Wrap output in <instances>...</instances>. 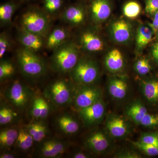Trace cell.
Returning <instances> with one entry per match:
<instances>
[{
  "label": "cell",
  "instance_id": "obj_45",
  "mask_svg": "<svg viewBox=\"0 0 158 158\" xmlns=\"http://www.w3.org/2000/svg\"></svg>",
  "mask_w": 158,
  "mask_h": 158
},
{
  "label": "cell",
  "instance_id": "obj_29",
  "mask_svg": "<svg viewBox=\"0 0 158 158\" xmlns=\"http://www.w3.org/2000/svg\"><path fill=\"white\" fill-rule=\"evenodd\" d=\"M153 31L146 26H141L137 32V44L139 48L147 45L152 40Z\"/></svg>",
  "mask_w": 158,
  "mask_h": 158
},
{
  "label": "cell",
  "instance_id": "obj_24",
  "mask_svg": "<svg viewBox=\"0 0 158 158\" xmlns=\"http://www.w3.org/2000/svg\"><path fill=\"white\" fill-rule=\"evenodd\" d=\"M19 130L15 127H8L4 129L0 132V146L1 149L6 151L15 144Z\"/></svg>",
  "mask_w": 158,
  "mask_h": 158
},
{
  "label": "cell",
  "instance_id": "obj_4",
  "mask_svg": "<svg viewBox=\"0 0 158 158\" xmlns=\"http://www.w3.org/2000/svg\"><path fill=\"white\" fill-rule=\"evenodd\" d=\"M74 90L73 83L66 79H57L46 87L44 96L56 106L63 107L72 104Z\"/></svg>",
  "mask_w": 158,
  "mask_h": 158
},
{
  "label": "cell",
  "instance_id": "obj_6",
  "mask_svg": "<svg viewBox=\"0 0 158 158\" xmlns=\"http://www.w3.org/2000/svg\"><path fill=\"white\" fill-rule=\"evenodd\" d=\"M70 73L75 85H93L98 77V67L95 62L91 59H79Z\"/></svg>",
  "mask_w": 158,
  "mask_h": 158
},
{
  "label": "cell",
  "instance_id": "obj_41",
  "mask_svg": "<svg viewBox=\"0 0 158 158\" xmlns=\"http://www.w3.org/2000/svg\"><path fill=\"white\" fill-rule=\"evenodd\" d=\"M71 156L73 158H87L90 157L88 153L82 151L75 152Z\"/></svg>",
  "mask_w": 158,
  "mask_h": 158
},
{
  "label": "cell",
  "instance_id": "obj_18",
  "mask_svg": "<svg viewBox=\"0 0 158 158\" xmlns=\"http://www.w3.org/2000/svg\"><path fill=\"white\" fill-rule=\"evenodd\" d=\"M82 48L89 52H97L103 49V43L100 37L91 31L84 32L80 38Z\"/></svg>",
  "mask_w": 158,
  "mask_h": 158
},
{
  "label": "cell",
  "instance_id": "obj_5",
  "mask_svg": "<svg viewBox=\"0 0 158 158\" xmlns=\"http://www.w3.org/2000/svg\"><path fill=\"white\" fill-rule=\"evenodd\" d=\"M35 95L31 87L19 81L11 83L4 93L8 104L18 112H23L30 107Z\"/></svg>",
  "mask_w": 158,
  "mask_h": 158
},
{
  "label": "cell",
  "instance_id": "obj_11",
  "mask_svg": "<svg viewBox=\"0 0 158 158\" xmlns=\"http://www.w3.org/2000/svg\"><path fill=\"white\" fill-rule=\"evenodd\" d=\"M85 146L97 154L106 152L110 147V142L108 136L101 131H96L88 136L85 141Z\"/></svg>",
  "mask_w": 158,
  "mask_h": 158
},
{
  "label": "cell",
  "instance_id": "obj_27",
  "mask_svg": "<svg viewBox=\"0 0 158 158\" xmlns=\"http://www.w3.org/2000/svg\"><path fill=\"white\" fill-rule=\"evenodd\" d=\"M18 111L9 104H1L0 108V124L6 126L17 121L19 118Z\"/></svg>",
  "mask_w": 158,
  "mask_h": 158
},
{
  "label": "cell",
  "instance_id": "obj_36",
  "mask_svg": "<svg viewBox=\"0 0 158 158\" xmlns=\"http://www.w3.org/2000/svg\"><path fill=\"white\" fill-rule=\"evenodd\" d=\"M139 124L147 127H156L158 126V115L147 113L141 119Z\"/></svg>",
  "mask_w": 158,
  "mask_h": 158
},
{
  "label": "cell",
  "instance_id": "obj_12",
  "mask_svg": "<svg viewBox=\"0 0 158 158\" xmlns=\"http://www.w3.org/2000/svg\"><path fill=\"white\" fill-rule=\"evenodd\" d=\"M55 124L58 131L66 136L75 135L80 129L78 120L69 113H62L57 116L55 120Z\"/></svg>",
  "mask_w": 158,
  "mask_h": 158
},
{
  "label": "cell",
  "instance_id": "obj_16",
  "mask_svg": "<svg viewBox=\"0 0 158 158\" xmlns=\"http://www.w3.org/2000/svg\"><path fill=\"white\" fill-rule=\"evenodd\" d=\"M61 14V19L69 25H78L84 22L85 19V10L79 4L68 6Z\"/></svg>",
  "mask_w": 158,
  "mask_h": 158
},
{
  "label": "cell",
  "instance_id": "obj_26",
  "mask_svg": "<svg viewBox=\"0 0 158 158\" xmlns=\"http://www.w3.org/2000/svg\"><path fill=\"white\" fill-rule=\"evenodd\" d=\"M105 64L107 68L113 72H117L121 70L124 62L121 52L117 49L111 51L106 57Z\"/></svg>",
  "mask_w": 158,
  "mask_h": 158
},
{
  "label": "cell",
  "instance_id": "obj_42",
  "mask_svg": "<svg viewBox=\"0 0 158 158\" xmlns=\"http://www.w3.org/2000/svg\"><path fill=\"white\" fill-rule=\"evenodd\" d=\"M16 157V156L15 155L12 153L9 152V151H4V152L1 153L0 156L1 158H15Z\"/></svg>",
  "mask_w": 158,
  "mask_h": 158
},
{
  "label": "cell",
  "instance_id": "obj_38",
  "mask_svg": "<svg viewBox=\"0 0 158 158\" xmlns=\"http://www.w3.org/2000/svg\"><path fill=\"white\" fill-rule=\"evenodd\" d=\"M145 10L148 14H155L158 11V0H146Z\"/></svg>",
  "mask_w": 158,
  "mask_h": 158
},
{
  "label": "cell",
  "instance_id": "obj_31",
  "mask_svg": "<svg viewBox=\"0 0 158 158\" xmlns=\"http://www.w3.org/2000/svg\"><path fill=\"white\" fill-rule=\"evenodd\" d=\"M64 0H43V8L48 15L57 14L62 9Z\"/></svg>",
  "mask_w": 158,
  "mask_h": 158
},
{
  "label": "cell",
  "instance_id": "obj_7",
  "mask_svg": "<svg viewBox=\"0 0 158 158\" xmlns=\"http://www.w3.org/2000/svg\"><path fill=\"white\" fill-rule=\"evenodd\" d=\"M101 89L90 85H75L72 104L79 110L87 107L102 99Z\"/></svg>",
  "mask_w": 158,
  "mask_h": 158
},
{
  "label": "cell",
  "instance_id": "obj_30",
  "mask_svg": "<svg viewBox=\"0 0 158 158\" xmlns=\"http://www.w3.org/2000/svg\"><path fill=\"white\" fill-rule=\"evenodd\" d=\"M15 73V67L11 61L1 59L0 62V81L3 82L10 78Z\"/></svg>",
  "mask_w": 158,
  "mask_h": 158
},
{
  "label": "cell",
  "instance_id": "obj_35",
  "mask_svg": "<svg viewBox=\"0 0 158 158\" xmlns=\"http://www.w3.org/2000/svg\"><path fill=\"white\" fill-rule=\"evenodd\" d=\"M135 69L139 74L146 75L150 72L151 66L147 59H141L136 62Z\"/></svg>",
  "mask_w": 158,
  "mask_h": 158
},
{
  "label": "cell",
  "instance_id": "obj_14",
  "mask_svg": "<svg viewBox=\"0 0 158 158\" xmlns=\"http://www.w3.org/2000/svg\"><path fill=\"white\" fill-rule=\"evenodd\" d=\"M17 37L22 47L36 52L40 51L45 45L43 37L21 28L18 32Z\"/></svg>",
  "mask_w": 158,
  "mask_h": 158
},
{
  "label": "cell",
  "instance_id": "obj_22",
  "mask_svg": "<svg viewBox=\"0 0 158 158\" xmlns=\"http://www.w3.org/2000/svg\"><path fill=\"white\" fill-rule=\"evenodd\" d=\"M141 88L142 93L148 102L152 104L158 103V79L142 82Z\"/></svg>",
  "mask_w": 158,
  "mask_h": 158
},
{
  "label": "cell",
  "instance_id": "obj_37",
  "mask_svg": "<svg viewBox=\"0 0 158 158\" xmlns=\"http://www.w3.org/2000/svg\"><path fill=\"white\" fill-rule=\"evenodd\" d=\"M139 141L148 144L158 147V133H143L141 134Z\"/></svg>",
  "mask_w": 158,
  "mask_h": 158
},
{
  "label": "cell",
  "instance_id": "obj_8",
  "mask_svg": "<svg viewBox=\"0 0 158 158\" xmlns=\"http://www.w3.org/2000/svg\"><path fill=\"white\" fill-rule=\"evenodd\" d=\"M69 144L57 138L45 139L40 142L37 150L38 156L44 158H59L65 153Z\"/></svg>",
  "mask_w": 158,
  "mask_h": 158
},
{
  "label": "cell",
  "instance_id": "obj_32",
  "mask_svg": "<svg viewBox=\"0 0 158 158\" xmlns=\"http://www.w3.org/2000/svg\"><path fill=\"white\" fill-rule=\"evenodd\" d=\"M132 143L139 150L150 156H158V147L154 145L145 144L140 141H131Z\"/></svg>",
  "mask_w": 158,
  "mask_h": 158
},
{
  "label": "cell",
  "instance_id": "obj_1",
  "mask_svg": "<svg viewBox=\"0 0 158 158\" xmlns=\"http://www.w3.org/2000/svg\"><path fill=\"white\" fill-rule=\"evenodd\" d=\"M79 54L77 46L68 40L53 51L51 66L58 73H70L78 62Z\"/></svg>",
  "mask_w": 158,
  "mask_h": 158
},
{
  "label": "cell",
  "instance_id": "obj_39",
  "mask_svg": "<svg viewBox=\"0 0 158 158\" xmlns=\"http://www.w3.org/2000/svg\"><path fill=\"white\" fill-rule=\"evenodd\" d=\"M116 157L122 158H141V156L133 151H124L118 153L116 155Z\"/></svg>",
  "mask_w": 158,
  "mask_h": 158
},
{
  "label": "cell",
  "instance_id": "obj_2",
  "mask_svg": "<svg viewBox=\"0 0 158 158\" xmlns=\"http://www.w3.org/2000/svg\"><path fill=\"white\" fill-rule=\"evenodd\" d=\"M16 57L21 71L27 77L38 78L46 73L45 62L36 52L22 47L17 50Z\"/></svg>",
  "mask_w": 158,
  "mask_h": 158
},
{
  "label": "cell",
  "instance_id": "obj_15",
  "mask_svg": "<svg viewBox=\"0 0 158 158\" xmlns=\"http://www.w3.org/2000/svg\"><path fill=\"white\" fill-rule=\"evenodd\" d=\"M69 30L64 27H57L50 31L45 41V46L50 50H55L68 41L69 37Z\"/></svg>",
  "mask_w": 158,
  "mask_h": 158
},
{
  "label": "cell",
  "instance_id": "obj_17",
  "mask_svg": "<svg viewBox=\"0 0 158 158\" xmlns=\"http://www.w3.org/2000/svg\"><path fill=\"white\" fill-rule=\"evenodd\" d=\"M89 9L92 19L96 22L107 19L111 14V8L107 0H91Z\"/></svg>",
  "mask_w": 158,
  "mask_h": 158
},
{
  "label": "cell",
  "instance_id": "obj_28",
  "mask_svg": "<svg viewBox=\"0 0 158 158\" xmlns=\"http://www.w3.org/2000/svg\"><path fill=\"white\" fill-rule=\"evenodd\" d=\"M34 142L33 137L26 127L20 129L18 137L15 143L19 149L22 151L29 150L33 146Z\"/></svg>",
  "mask_w": 158,
  "mask_h": 158
},
{
  "label": "cell",
  "instance_id": "obj_19",
  "mask_svg": "<svg viewBox=\"0 0 158 158\" xmlns=\"http://www.w3.org/2000/svg\"><path fill=\"white\" fill-rule=\"evenodd\" d=\"M128 90L127 82L120 78L111 79L108 85V91L115 99L121 100L126 97Z\"/></svg>",
  "mask_w": 158,
  "mask_h": 158
},
{
  "label": "cell",
  "instance_id": "obj_20",
  "mask_svg": "<svg viewBox=\"0 0 158 158\" xmlns=\"http://www.w3.org/2000/svg\"><path fill=\"white\" fill-rule=\"evenodd\" d=\"M26 128L33 137L34 142H42L49 133L47 125L41 120H34Z\"/></svg>",
  "mask_w": 158,
  "mask_h": 158
},
{
  "label": "cell",
  "instance_id": "obj_13",
  "mask_svg": "<svg viewBox=\"0 0 158 158\" xmlns=\"http://www.w3.org/2000/svg\"><path fill=\"white\" fill-rule=\"evenodd\" d=\"M49 101L44 96L35 94L29 107V113L34 120H43L51 111Z\"/></svg>",
  "mask_w": 158,
  "mask_h": 158
},
{
  "label": "cell",
  "instance_id": "obj_23",
  "mask_svg": "<svg viewBox=\"0 0 158 158\" xmlns=\"http://www.w3.org/2000/svg\"><path fill=\"white\" fill-rule=\"evenodd\" d=\"M19 7V4L11 0L1 4L0 6V23L2 26L9 25Z\"/></svg>",
  "mask_w": 158,
  "mask_h": 158
},
{
  "label": "cell",
  "instance_id": "obj_40",
  "mask_svg": "<svg viewBox=\"0 0 158 158\" xmlns=\"http://www.w3.org/2000/svg\"><path fill=\"white\" fill-rule=\"evenodd\" d=\"M154 14V17L152 23L149 24V25L152 29L153 32L156 33L158 31V11Z\"/></svg>",
  "mask_w": 158,
  "mask_h": 158
},
{
  "label": "cell",
  "instance_id": "obj_33",
  "mask_svg": "<svg viewBox=\"0 0 158 158\" xmlns=\"http://www.w3.org/2000/svg\"><path fill=\"white\" fill-rule=\"evenodd\" d=\"M140 5L135 2H130L126 4L123 8V13L126 17L134 19L137 17L141 12Z\"/></svg>",
  "mask_w": 158,
  "mask_h": 158
},
{
  "label": "cell",
  "instance_id": "obj_9",
  "mask_svg": "<svg viewBox=\"0 0 158 158\" xmlns=\"http://www.w3.org/2000/svg\"><path fill=\"white\" fill-rule=\"evenodd\" d=\"M80 118L87 127L98 124L104 117L106 106L102 100L94 104L78 110Z\"/></svg>",
  "mask_w": 158,
  "mask_h": 158
},
{
  "label": "cell",
  "instance_id": "obj_44",
  "mask_svg": "<svg viewBox=\"0 0 158 158\" xmlns=\"http://www.w3.org/2000/svg\"><path fill=\"white\" fill-rule=\"evenodd\" d=\"M21 1H31V0H21Z\"/></svg>",
  "mask_w": 158,
  "mask_h": 158
},
{
  "label": "cell",
  "instance_id": "obj_21",
  "mask_svg": "<svg viewBox=\"0 0 158 158\" xmlns=\"http://www.w3.org/2000/svg\"><path fill=\"white\" fill-rule=\"evenodd\" d=\"M112 32L114 39L117 42H126L131 37V26L124 20L117 21L112 25Z\"/></svg>",
  "mask_w": 158,
  "mask_h": 158
},
{
  "label": "cell",
  "instance_id": "obj_10",
  "mask_svg": "<svg viewBox=\"0 0 158 158\" xmlns=\"http://www.w3.org/2000/svg\"><path fill=\"white\" fill-rule=\"evenodd\" d=\"M106 127L109 134L115 138H124L131 132L127 120L118 114H110L106 120Z\"/></svg>",
  "mask_w": 158,
  "mask_h": 158
},
{
  "label": "cell",
  "instance_id": "obj_3",
  "mask_svg": "<svg viewBox=\"0 0 158 158\" xmlns=\"http://www.w3.org/2000/svg\"><path fill=\"white\" fill-rule=\"evenodd\" d=\"M20 24L21 28L44 38L50 31L51 20L48 15L38 7L34 6L26 10L21 18Z\"/></svg>",
  "mask_w": 158,
  "mask_h": 158
},
{
  "label": "cell",
  "instance_id": "obj_43",
  "mask_svg": "<svg viewBox=\"0 0 158 158\" xmlns=\"http://www.w3.org/2000/svg\"><path fill=\"white\" fill-rule=\"evenodd\" d=\"M153 56L158 62V43H157L153 46L152 50Z\"/></svg>",
  "mask_w": 158,
  "mask_h": 158
},
{
  "label": "cell",
  "instance_id": "obj_34",
  "mask_svg": "<svg viewBox=\"0 0 158 158\" xmlns=\"http://www.w3.org/2000/svg\"><path fill=\"white\" fill-rule=\"evenodd\" d=\"M11 47V42L9 36L6 32L0 34V58L2 59Z\"/></svg>",
  "mask_w": 158,
  "mask_h": 158
},
{
  "label": "cell",
  "instance_id": "obj_25",
  "mask_svg": "<svg viewBox=\"0 0 158 158\" xmlns=\"http://www.w3.org/2000/svg\"><path fill=\"white\" fill-rule=\"evenodd\" d=\"M148 113L147 108L140 101H136L129 105L126 113L135 123L139 124L141 119Z\"/></svg>",
  "mask_w": 158,
  "mask_h": 158
}]
</instances>
